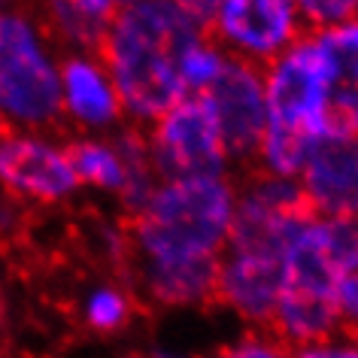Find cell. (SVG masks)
Segmentation results:
<instances>
[{"label":"cell","instance_id":"obj_10","mask_svg":"<svg viewBox=\"0 0 358 358\" xmlns=\"http://www.w3.org/2000/svg\"><path fill=\"white\" fill-rule=\"evenodd\" d=\"M285 285V255L231 252L219 262L216 301L231 303L252 322H271Z\"/></svg>","mask_w":358,"mask_h":358},{"label":"cell","instance_id":"obj_22","mask_svg":"<svg viewBox=\"0 0 358 358\" xmlns=\"http://www.w3.org/2000/svg\"><path fill=\"white\" fill-rule=\"evenodd\" d=\"M355 337H358V331H355Z\"/></svg>","mask_w":358,"mask_h":358},{"label":"cell","instance_id":"obj_14","mask_svg":"<svg viewBox=\"0 0 358 358\" xmlns=\"http://www.w3.org/2000/svg\"><path fill=\"white\" fill-rule=\"evenodd\" d=\"M115 3L103 0H73V3H52L49 19L61 37L79 43L88 49H101V43L115 19Z\"/></svg>","mask_w":358,"mask_h":358},{"label":"cell","instance_id":"obj_3","mask_svg":"<svg viewBox=\"0 0 358 358\" xmlns=\"http://www.w3.org/2000/svg\"><path fill=\"white\" fill-rule=\"evenodd\" d=\"M231 216L234 192L222 176L182 179L152 192L134 216V234L149 262H201L225 246Z\"/></svg>","mask_w":358,"mask_h":358},{"label":"cell","instance_id":"obj_4","mask_svg":"<svg viewBox=\"0 0 358 358\" xmlns=\"http://www.w3.org/2000/svg\"><path fill=\"white\" fill-rule=\"evenodd\" d=\"M0 113L28 124H52L61 113L58 70L19 15H0Z\"/></svg>","mask_w":358,"mask_h":358},{"label":"cell","instance_id":"obj_1","mask_svg":"<svg viewBox=\"0 0 358 358\" xmlns=\"http://www.w3.org/2000/svg\"><path fill=\"white\" fill-rule=\"evenodd\" d=\"M207 31L185 3H124L97 49L113 88L140 119H161L185 101L182 64Z\"/></svg>","mask_w":358,"mask_h":358},{"label":"cell","instance_id":"obj_20","mask_svg":"<svg viewBox=\"0 0 358 358\" xmlns=\"http://www.w3.org/2000/svg\"><path fill=\"white\" fill-rule=\"evenodd\" d=\"M225 358H282V352L276 346L271 343H243V346H237V349H231V352Z\"/></svg>","mask_w":358,"mask_h":358},{"label":"cell","instance_id":"obj_2","mask_svg":"<svg viewBox=\"0 0 358 358\" xmlns=\"http://www.w3.org/2000/svg\"><path fill=\"white\" fill-rule=\"evenodd\" d=\"M264 167L276 179H289L325 140V64L313 37H301L264 70Z\"/></svg>","mask_w":358,"mask_h":358},{"label":"cell","instance_id":"obj_9","mask_svg":"<svg viewBox=\"0 0 358 358\" xmlns=\"http://www.w3.org/2000/svg\"><path fill=\"white\" fill-rule=\"evenodd\" d=\"M325 64V140L358 137V22L316 34Z\"/></svg>","mask_w":358,"mask_h":358},{"label":"cell","instance_id":"obj_18","mask_svg":"<svg viewBox=\"0 0 358 358\" xmlns=\"http://www.w3.org/2000/svg\"><path fill=\"white\" fill-rule=\"evenodd\" d=\"M301 10L307 13L310 22L316 24H331V28H337V24H346L352 22V15L358 13L355 3H346V0H337V3H301Z\"/></svg>","mask_w":358,"mask_h":358},{"label":"cell","instance_id":"obj_15","mask_svg":"<svg viewBox=\"0 0 358 358\" xmlns=\"http://www.w3.org/2000/svg\"><path fill=\"white\" fill-rule=\"evenodd\" d=\"M64 155L70 167H73L76 179H88V182L103 185V189H119V192L124 189V170L113 149L83 140V143H70Z\"/></svg>","mask_w":358,"mask_h":358},{"label":"cell","instance_id":"obj_5","mask_svg":"<svg viewBox=\"0 0 358 358\" xmlns=\"http://www.w3.org/2000/svg\"><path fill=\"white\" fill-rule=\"evenodd\" d=\"M225 155L219 124L201 97L182 101L164 113L152 134V161L167 182L219 176Z\"/></svg>","mask_w":358,"mask_h":358},{"label":"cell","instance_id":"obj_13","mask_svg":"<svg viewBox=\"0 0 358 358\" xmlns=\"http://www.w3.org/2000/svg\"><path fill=\"white\" fill-rule=\"evenodd\" d=\"M61 88H64L67 110L88 124H106L119 115V94H115L113 83L83 58L64 61Z\"/></svg>","mask_w":358,"mask_h":358},{"label":"cell","instance_id":"obj_21","mask_svg":"<svg viewBox=\"0 0 358 358\" xmlns=\"http://www.w3.org/2000/svg\"><path fill=\"white\" fill-rule=\"evenodd\" d=\"M298 358H358V349H349V346H313V349H303Z\"/></svg>","mask_w":358,"mask_h":358},{"label":"cell","instance_id":"obj_12","mask_svg":"<svg viewBox=\"0 0 358 358\" xmlns=\"http://www.w3.org/2000/svg\"><path fill=\"white\" fill-rule=\"evenodd\" d=\"M146 285L161 303H198L213 301L219 285V258L201 262H149Z\"/></svg>","mask_w":358,"mask_h":358},{"label":"cell","instance_id":"obj_17","mask_svg":"<svg viewBox=\"0 0 358 358\" xmlns=\"http://www.w3.org/2000/svg\"><path fill=\"white\" fill-rule=\"evenodd\" d=\"M124 319H128V303H124L119 292L103 289L88 301V322H92L94 328L113 331V328H119Z\"/></svg>","mask_w":358,"mask_h":358},{"label":"cell","instance_id":"obj_7","mask_svg":"<svg viewBox=\"0 0 358 358\" xmlns=\"http://www.w3.org/2000/svg\"><path fill=\"white\" fill-rule=\"evenodd\" d=\"M0 179L13 192L37 201H55L79 182L64 152L22 137L6 122H0Z\"/></svg>","mask_w":358,"mask_h":358},{"label":"cell","instance_id":"obj_11","mask_svg":"<svg viewBox=\"0 0 358 358\" xmlns=\"http://www.w3.org/2000/svg\"><path fill=\"white\" fill-rule=\"evenodd\" d=\"M219 34L240 49L267 58L294 37V6L285 0H231L219 6Z\"/></svg>","mask_w":358,"mask_h":358},{"label":"cell","instance_id":"obj_19","mask_svg":"<svg viewBox=\"0 0 358 358\" xmlns=\"http://www.w3.org/2000/svg\"><path fill=\"white\" fill-rule=\"evenodd\" d=\"M337 310L340 319L358 322V273H349L337 282Z\"/></svg>","mask_w":358,"mask_h":358},{"label":"cell","instance_id":"obj_6","mask_svg":"<svg viewBox=\"0 0 358 358\" xmlns=\"http://www.w3.org/2000/svg\"><path fill=\"white\" fill-rule=\"evenodd\" d=\"M198 97L210 106L228 155L249 158L262 152V140L267 131L262 67L249 58H225L219 76L203 92H198Z\"/></svg>","mask_w":358,"mask_h":358},{"label":"cell","instance_id":"obj_16","mask_svg":"<svg viewBox=\"0 0 358 358\" xmlns=\"http://www.w3.org/2000/svg\"><path fill=\"white\" fill-rule=\"evenodd\" d=\"M222 64H225V55H219L213 46H207V43H201V46H194L189 52V58H185L182 64V83L185 88H198V92H203L213 79L219 76Z\"/></svg>","mask_w":358,"mask_h":358},{"label":"cell","instance_id":"obj_8","mask_svg":"<svg viewBox=\"0 0 358 358\" xmlns=\"http://www.w3.org/2000/svg\"><path fill=\"white\" fill-rule=\"evenodd\" d=\"M301 173V189L316 213L358 222V137L319 140Z\"/></svg>","mask_w":358,"mask_h":358}]
</instances>
